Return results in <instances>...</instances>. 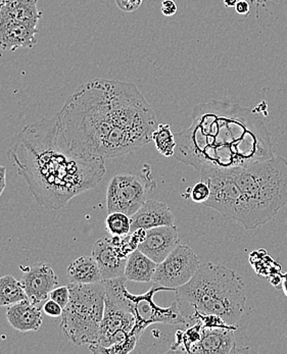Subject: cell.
<instances>
[{"instance_id": "30bf717a", "label": "cell", "mask_w": 287, "mask_h": 354, "mask_svg": "<svg viewBox=\"0 0 287 354\" xmlns=\"http://www.w3.org/2000/svg\"><path fill=\"white\" fill-rule=\"evenodd\" d=\"M201 265L198 254L192 248L179 244L164 261L158 263L154 286L164 290H176L194 278Z\"/></svg>"}, {"instance_id": "3957f363", "label": "cell", "mask_w": 287, "mask_h": 354, "mask_svg": "<svg viewBox=\"0 0 287 354\" xmlns=\"http://www.w3.org/2000/svg\"><path fill=\"white\" fill-rule=\"evenodd\" d=\"M8 156L36 203L50 210L98 186L106 160L73 153L59 142L57 118L29 124L10 141Z\"/></svg>"}, {"instance_id": "e0dca14e", "label": "cell", "mask_w": 287, "mask_h": 354, "mask_svg": "<svg viewBox=\"0 0 287 354\" xmlns=\"http://www.w3.org/2000/svg\"><path fill=\"white\" fill-rule=\"evenodd\" d=\"M6 319L17 331L35 332L41 327L42 312L37 304L26 299L8 306Z\"/></svg>"}, {"instance_id": "8fae6325", "label": "cell", "mask_w": 287, "mask_h": 354, "mask_svg": "<svg viewBox=\"0 0 287 354\" xmlns=\"http://www.w3.org/2000/svg\"><path fill=\"white\" fill-rule=\"evenodd\" d=\"M23 276L21 279L28 299L34 304L48 299L50 292L57 286L59 278L53 268L47 263H35L33 266H20Z\"/></svg>"}, {"instance_id": "4fadbf2b", "label": "cell", "mask_w": 287, "mask_h": 354, "mask_svg": "<svg viewBox=\"0 0 287 354\" xmlns=\"http://www.w3.org/2000/svg\"><path fill=\"white\" fill-rule=\"evenodd\" d=\"M237 329V326H233V327H207V326L203 325L201 340L194 347L192 353L228 354L239 353V351L237 349L234 337V331Z\"/></svg>"}, {"instance_id": "277c9868", "label": "cell", "mask_w": 287, "mask_h": 354, "mask_svg": "<svg viewBox=\"0 0 287 354\" xmlns=\"http://www.w3.org/2000/svg\"><path fill=\"white\" fill-rule=\"evenodd\" d=\"M229 173L239 188L233 220L244 229L264 226L287 205V160L282 156H274Z\"/></svg>"}, {"instance_id": "5bb4252c", "label": "cell", "mask_w": 287, "mask_h": 354, "mask_svg": "<svg viewBox=\"0 0 287 354\" xmlns=\"http://www.w3.org/2000/svg\"><path fill=\"white\" fill-rule=\"evenodd\" d=\"M91 257L95 259L102 272V280L124 276L127 259L121 255L111 242V236L98 239L92 248Z\"/></svg>"}, {"instance_id": "1f68e13d", "label": "cell", "mask_w": 287, "mask_h": 354, "mask_svg": "<svg viewBox=\"0 0 287 354\" xmlns=\"http://www.w3.org/2000/svg\"><path fill=\"white\" fill-rule=\"evenodd\" d=\"M282 288H284V294L287 296V272L284 276V282H282Z\"/></svg>"}, {"instance_id": "7a4b0ae2", "label": "cell", "mask_w": 287, "mask_h": 354, "mask_svg": "<svg viewBox=\"0 0 287 354\" xmlns=\"http://www.w3.org/2000/svg\"><path fill=\"white\" fill-rule=\"evenodd\" d=\"M175 139V158L199 174L230 171L275 156L262 118L219 100L194 106L192 124Z\"/></svg>"}, {"instance_id": "4dcf8cb0", "label": "cell", "mask_w": 287, "mask_h": 354, "mask_svg": "<svg viewBox=\"0 0 287 354\" xmlns=\"http://www.w3.org/2000/svg\"><path fill=\"white\" fill-rule=\"evenodd\" d=\"M239 0H224V4L227 8H235Z\"/></svg>"}, {"instance_id": "4316f807", "label": "cell", "mask_w": 287, "mask_h": 354, "mask_svg": "<svg viewBox=\"0 0 287 354\" xmlns=\"http://www.w3.org/2000/svg\"><path fill=\"white\" fill-rule=\"evenodd\" d=\"M143 0H115L118 8L126 12H132L138 10Z\"/></svg>"}, {"instance_id": "8992f818", "label": "cell", "mask_w": 287, "mask_h": 354, "mask_svg": "<svg viewBox=\"0 0 287 354\" xmlns=\"http://www.w3.org/2000/svg\"><path fill=\"white\" fill-rule=\"evenodd\" d=\"M70 299L62 315L61 328L66 338L78 346L98 341L106 306L104 283L68 285Z\"/></svg>"}, {"instance_id": "f546056e", "label": "cell", "mask_w": 287, "mask_h": 354, "mask_svg": "<svg viewBox=\"0 0 287 354\" xmlns=\"http://www.w3.org/2000/svg\"><path fill=\"white\" fill-rule=\"evenodd\" d=\"M6 171H8L6 167L0 166V196L6 187Z\"/></svg>"}, {"instance_id": "83f0119b", "label": "cell", "mask_w": 287, "mask_h": 354, "mask_svg": "<svg viewBox=\"0 0 287 354\" xmlns=\"http://www.w3.org/2000/svg\"><path fill=\"white\" fill-rule=\"evenodd\" d=\"M160 10H162L164 16L172 17L177 12V6L173 0H164L162 2V8Z\"/></svg>"}, {"instance_id": "7402d4cb", "label": "cell", "mask_w": 287, "mask_h": 354, "mask_svg": "<svg viewBox=\"0 0 287 354\" xmlns=\"http://www.w3.org/2000/svg\"><path fill=\"white\" fill-rule=\"evenodd\" d=\"M153 141L155 142L156 150L166 158L174 156L176 148L175 134L171 131L170 126L167 124H158L153 134Z\"/></svg>"}, {"instance_id": "ffe728a7", "label": "cell", "mask_w": 287, "mask_h": 354, "mask_svg": "<svg viewBox=\"0 0 287 354\" xmlns=\"http://www.w3.org/2000/svg\"><path fill=\"white\" fill-rule=\"evenodd\" d=\"M68 281L73 284H94L102 281V272L95 259L92 257H78L68 266Z\"/></svg>"}, {"instance_id": "52a82bcc", "label": "cell", "mask_w": 287, "mask_h": 354, "mask_svg": "<svg viewBox=\"0 0 287 354\" xmlns=\"http://www.w3.org/2000/svg\"><path fill=\"white\" fill-rule=\"evenodd\" d=\"M125 276L102 280L106 288V297L133 313L136 319L135 334L141 336L145 328L154 323L185 324L183 315L180 313L177 301L168 308H160L154 302V295L158 291L164 290L160 287L153 286L143 295H133L126 287Z\"/></svg>"}, {"instance_id": "9a60e30c", "label": "cell", "mask_w": 287, "mask_h": 354, "mask_svg": "<svg viewBox=\"0 0 287 354\" xmlns=\"http://www.w3.org/2000/svg\"><path fill=\"white\" fill-rule=\"evenodd\" d=\"M175 225V216L163 201L149 199L131 216V232Z\"/></svg>"}, {"instance_id": "5b68a950", "label": "cell", "mask_w": 287, "mask_h": 354, "mask_svg": "<svg viewBox=\"0 0 287 354\" xmlns=\"http://www.w3.org/2000/svg\"><path fill=\"white\" fill-rule=\"evenodd\" d=\"M180 313L190 325L196 313L221 317L235 326L246 308V285L237 272L223 265L201 263L194 278L176 289Z\"/></svg>"}, {"instance_id": "44dd1931", "label": "cell", "mask_w": 287, "mask_h": 354, "mask_svg": "<svg viewBox=\"0 0 287 354\" xmlns=\"http://www.w3.org/2000/svg\"><path fill=\"white\" fill-rule=\"evenodd\" d=\"M28 299L22 282L12 274L0 277V306H10Z\"/></svg>"}, {"instance_id": "cb8c5ba5", "label": "cell", "mask_w": 287, "mask_h": 354, "mask_svg": "<svg viewBox=\"0 0 287 354\" xmlns=\"http://www.w3.org/2000/svg\"><path fill=\"white\" fill-rule=\"evenodd\" d=\"M210 193H211V190H210L207 182L199 179L198 183L192 188L190 197H192V201H194V203L203 205V203L209 199Z\"/></svg>"}, {"instance_id": "d6986e66", "label": "cell", "mask_w": 287, "mask_h": 354, "mask_svg": "<svg viewBox=\"0 0 287 354\" xmlns=\"http://www.w3.org/2000/svg\"><path fill=\"white\" fill-rule=\"evenodd\" d=\"M158 263L139 250H135L127 257L124 276L127 281L139 283L153 282Z\"/></svg>"}, {"instance_id": "9c48e42d", "label": "cell", "mask_w": 287, "mask_h": 354, "mask_svg": "<svg viewBox=\"0 0 287 354\" xmlns=\"http://www.w3.org/2000/svg\"><path fill=\"white\" fill-rule=\"evenodd\" d=\"M155 187L151 169L143 176L133 174L113 176L107 191L109 214L119 212L132 216L147 201L149 189Z\"/></svg>"}, {"instance_id": "7c38bea8", "label": "cell", "mask_w": 287, "mask_h": 354, "mask_svg": "<svg viewBox=\"0 0 287 354\" xmlns=\"http://www.w3.org/2000/svg\"><path fill=\"white\" fill-rule=\"evenodd\" d=\"M180 244L177 227L160 226L147 230L145 239L139 243L141 252L153 259L156 263L164 261Z\"/></svg>"}, {"instance_id": "2e32d148", "label": "cell", "mask_w": 287, "mask_h": 354, "mask_svg": "<svg viewBox=\"0 0 287 354\" xmlns=\"http://www.w3.org/2000/svg\"><path fill=\"white\" fill-rule=\"evenodd\" d=\"M37 26L20 21H0V49L16 51L17 49L31 48L37 43Z\"/></svg>"}, {"instance_id": "6da1fadb", "label": "cell", "mask_w": 287, "mask_h": 354, "mask_svg": "<svg viewBox=\"0 0 287 354\" xmlns=\"http://www.w3.org/2000/svg\"><path fill=\"white\" fill-rule=\"evenodd\" d=\"M61 145L86 158H120L153 141L158 123L133 83L95 78L79 86L57 113Z\"/></svg>"}, {"instance_id": "f1b7e54d", "label": "cell", "mask_w": 287, "mask_h": 354, "mask_svg": "<svg viewBox=\"0 0 287 354\" xmlns=\"http://www.w3.org/2000/svg\"><path fill=\"white\" fill-rule=\"evenodd\" d=\"M235 10H237V14L248 15L250 12V4L244 0H241V1L237 2Z\"/></svg>"}, {"instance_id": "484cf974", "label": "cell", "mask_w": 287, "mask_h": 354, "mask_svg": "<svg viewBox=\"0 0 287 354\" xmlns=\"http://www.w3.org/2000/svg\"><path fill=\"white\" fill-rule=\"evenodd\" d=\"M42 310H44L45 315H48V317H62V315H63L64 308H62L57 302H55V300L49 299L48 301H46V304H44Z\"/></svg>"}, {"instance_id": "ba28073f", "label": "cell", "mask_w": 287, "mask_h": 354, "mask_svg": "<svg viewBox=\"0 0 287 354\" xmlns=\"http://www.w3.org/2000/svg\"><path fill=\"white\" fill-rule=\"evenodd\" d=\"M136 325L133 313L106 297L104 317L98 341L89 345L95 354H126L133 351L140 336L135 334Z\"/></svg>"}, {"instance_id": "603a6c76", "label": "cell", "mask_w": 287, "mask_h": 354, "mask_svg": "<svg viewBox=\"0 0 287 354\" xmlns=\"http://www.w3.org/2000/svg\"><path fill=\"white\" fill-rule=\"evenodd\" d=\"M104 223L110 235L126 236L131 232V216L124 212H110Z\"/></svg>"}, {"instance_id": "ac0fdd59", "label": "cell", "mask_w": 287, "mask_h": 354, "mask_svg": "<svg viewBox=\"0 0 287 354\" xmlns=\"http://www.w3.org/2000/svg\"><path fill=\"white\" fill-rule=\"evenodd\" d=\"M37 2L38 0H0V21L37 26L42 18Z\"/></svg>"}, {"instance_id": "d4e9b609", "label": "cell", "mask_w": 287, "mask_h": 354, "mask_svg": "<svg viewBox=\"0 0 287 354\" xmlns=\"http://www.w3.org/2000/svg\"><path fill=\"white\" fill-rule=\"evenodd\" d=\"M49 298L55 300L62 308H66L70 299V289L68 286L55 287L49 294Z\"/></svg>"}]
</instances>
